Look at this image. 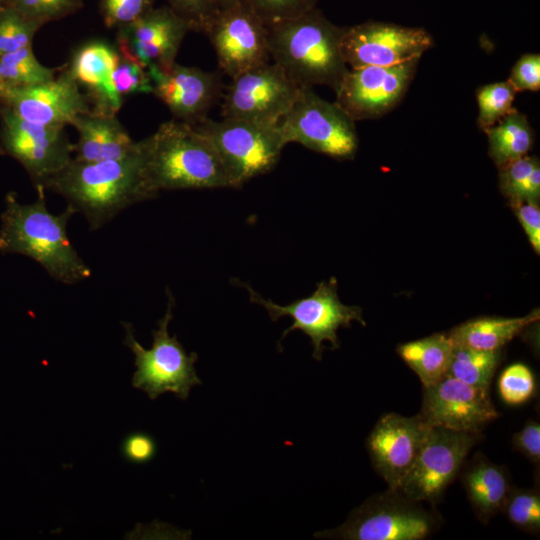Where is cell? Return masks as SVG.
Here are the masks:
<instances>
[{
    "instance_id": "20",
    "label": "cell",
    "mask_w": 540,
    "mask_h": 540,
    "mask_svg": "<svg viewBox=\"0 0 540 540\" xmlns=\"http://www.w3.org/2000/svg\"><path fill=\"white\" fill-rule=\"evenodd\" d=\"M152 79V93L170 110L176 120L196 125L207 114L222 92L221 77L217 72L176 62L167 69H148Z\"/></svg>"
},
{
    "instance_id": "31",
    "label": "cell",
    "mask_w": 540,
    "mask_h": 540,
    "mask_svg": "<svg viewBox=\"0 0 540 540\" xmlns=\"http://www.w3.org/2000/svg\"><path fill=\"white\" fill-rule=\"evenodd\" d=\"M43 26L11 6L0 10V55L32 46L37 31Z\"/></svg>"
},
{
    "instance_id": "10",
    "label": "cell",
    "mask_w": 540,
    "mask_h": 540,
    "mask_svg": "<svg viewBox=\"0 0 540 540\" xmlns=\"http://www.w3.org/2000/svg\"><path fill=\"white\" fill-rule=\"evenodd\" d=\"M0 118V152L16 159L35 187H42L72 160L73 144L63 127L29 122L4 105Z\"/></svg>"
},
{
    "instance_id": "30",
    "label": "cell",
    "mask_w": 540,
    "mask_h": 540,
    "mask_svg": "<svg viewBox=\"0 0 540 540\" xmlns=\"http://www.w3.org/2000/svg\"><path fill=\"white\" fill-rule=\"evenodd\" d=\"M516 93L508 80L487 84L477 90L478 125L483 131L514 109Z\"/></svg>"
},
{
    "instance_id": "21",
    "label": "cell",
    "mask_w": 540,
    "mask_h": 540,
    "mask_svg": "<svg viewBox=\"0 0 540 540\" xmlns=\"http://www.w3.org/2000/svg\"><path fill=\"white\" fill-rule=\"evenodd\" d=\"M120 58L118 49L103 40H91L73 53L66 70L85 89L91 109L117 114L123 98L114 83V70Z\"/></svg>"
},
{
    "instance_id": "22",
    "label": "cell",
    "mask_w": 540,
    "mask_h": 540,
    "mask_svg": "<svg viewBox=\"0 0 540 540\" xmlns=\"http://www.w3.org/2000/svg\"><path fill=\"white\" fill-rule=\"evenodd\" d=\"M79 134L73 145L74 160L79 162H98L120 159L131 154L137 147L117 114L94 110L76 116L71 122Z\"/></svg>"
},
{
    "instance_id": "16",
    "label": "cell",
    "mask_w": 540,
    "mask_h": 540,
    "mask_svg": "<svg viewBox=\"0 0 540 540\" xmlns=\"http://www.w3.org/2000/svg\"><path fill=\"white\" fill-rule=\"evenodd\" d=\"M418 415L429 427L480 433L499 413L488 389L471 386L446 374L424 387Z\"/></svg>"
},
{
    "instance_id": "27",
    "label": "cell",
    "mask_w": 540,
    "mask_h": 540,
    "mask_svg": "<svg viewBox=\"0 0 540 540\" xmlns=\"http://www.w3.org/2000/svg\"><path fill=\"white\" fill-rule=\"evenodd\" d=\"M501 362V350L484 351L454 346L449 375L471 386L488 389Z\"/></svg>"
},
{
    "instance_id": "25",
    "label": "cell",
    "mask_w": 540,
    "mask_h": 540,
    "mask_svg": "<svg viewBox=\"0 0 540 540\" xmlns=\"http://www.w3.org/2000/svg\"><path fill=\"white\" fill-rule=\"evenodd\" d=\"M454 344L448 334L436 333L400 344L397 352L423 384L430 386L449 370Z\"/></svg>"
},
{
    "instance_id": "45",
    "label": "cell",
    "mask_w": 540,
    "mask_h": 540,
    "mask_svg": "<svg viewBox=\"0 0 540 540\" xmlns=\"http://www.w3.org/2000/svg\"><path fill=\"white\" fill-rule=\"evenodd\" d=\"M9 0H0V10L8 5Z\"/></svg>"
},
{
    "instance_id": "41",
    "label": "cell",
    "mask_w": 540,
    "mask_h": 540,
    "mask_svg": "<svg viewBox=\"0 0 540 540\" xmlns=\"http://www.w3.org/2000/svg\"><path fill=\"white\" fill-rule=\"evenodd\" d=\"M157 444L148 433L135 431L129 433L122 441L121 453L123 457L133 464H145L156 455Z\"/></svg>"
},
{
    "instance_id": "11",
    "label": "cell",
    "mask_w": 540,
    "mask_h": 540,
    "mask_svg": "<svg viewBox=\"0 0 540 540\" xmlns=\"http://www.w3.org/2000/svg\"><path fill=\"white\" fill-rule=\"evenodd\" d=\"M479 440L480 433L430 427L414 465L397 490L421 503L438 502Z\"/></svg>"
},
{
    "instance_id": "13",
    "label": "cell",
    "mask_w": 540,
    "mask_h": 540,
    "mask_svg": "<svg viewBox=\"0 0 540 540\" xmlns=\"http://www.w3.org/2000/svg\"><path fill=\"white\" fill-rule=\"evenodd\" d=\"M420 58L390 66L349 68L335 90V103L353 120L380 117L406 93Z\"/></svg>"
},
{
    "instance_id": "42",
    "label": "cell",
    "mask_w": 540,
    "mask_h": 540,
    "mask_svg": "<svg viewBox=\"0 0 540 540\" xmlns=\"http://www.w3.org/2000/svg\"><path fill=\"white\" fill-rule=\"evenodd\" d=\"M514 448L534 464L540 461V425L529 420L512 439Z\"/></svg>"
},
{
    "instance_id": "23",
    "label": "cell",
    "mask_w": 540,
    "mask_h": 540,
    "mask_svg": "<svg viewBox=\"0 0 540 540\" xmlns=\"http://www.w3.org/2000/svg\"><path fill=\"white\" fill-rule=\"evenodd\" d=\"M461 479L480 521L487 522L502 511L511 489L504 466L494 464L477 453L466 465Z\"/></svg>"
},
{
    "instance_id": "6",
    "label": "cell",
    "mask_w": 540,
    "mask_h": 540,
    "mask_svg": "<svg viewBox=\"0 0 540 540\" xmlns=\"http://www.w3.org/2000/svg\"><path fill=\"white\" fill-rule=\"evenodd\" d=\"M438 523L439 516L425 509L421 502L388 488L356 507L342 525L314 536L343 540H422Z\"/></svg>"
},
{
    "instance_id": "8",
    "label": "cell",
    "mask_w": 540,
    "mask_h": 540,
    "mask_svg": "<svg viewBox=\"0 0 540 540\" xmlns=\"http://www.w3.org/2000/svg\"><path fill=\"white\" fill-rule=\"evenodd\" d=\"M278 127L286 144L299 143L336 159H350L358 148L354 121L311 87L300 88Z\"/></svg>"
},
{
    "instance_id": "44",
    "label": "cell",
    "mask_w": 540,
    "mask_h": 540,
    "mask_svg": "<svg viewBox=\"0 0 540 540\" xmlns=\"http://www.w3.org/2000/svg\"><path fill=\"white\" fill-rule=\"evenodd\" d=\"M5 91H6V87L0 79V102L5 94Z\"/></svg>"
},
{
    "instance_id": "38",
    "label": "cell",
    "mask_w": 540,
    "mask_h": 540,
    "mask_svg": "<svg viewBox=\"0 0 540 540\" xmlns=\"http://www.w3.org/2000/svg\"><path fill=\"white\" fill-rule=\"evenodd\" d=\"M166 5L185 19L192 30L203 32L218 11L216 0H165Z\"/></svg>"
},
{
    "instance_id": "37",
    "label": "cell",
    "mask_w": 540,
    "mask_h": 540,
    "mask_svg": "<svg viewBox=\"0 0 540 540\" xmlns=\"http://www.w3.org/2000/svg\"><path fill=\"white\" fill-rule=\"evenodd\" d=\"M155 0H100V14L107 28L126 25L154 7Z\"/></svg>"
},
{
    "instance_id": "35",
    "label": "cell",
    "mask_w": 540,
    "mask_h": 540,
    "mask_svg": "<svg viewBox=\"0 0 540 540\" xmlns=\"http://www.w3.org/2000/svg\"><path fill=\"white\" fill-rule=\"evenodd\" d=\"M318 0H247L248 7L266 25L299 17L314 8Z\"/></svg>"
},
{
    "instance_id": "5",
    "label": "cell",
    "mask_w": 540,
    "mask_h": 540,
    "mask_svg": "<svg viewBox=\"0 0 540 540\" xmlns=\"http://www.w3.org/2000/svg\"><path fill=\"white\" fill-rule=\"evenodd\" d=\"M167 292V309L157 322V329L152 331V347L145 349L136 340L133 325L127 322L122 323L125 330L123 343L135 357L134 388L144 391L151 400L167 392L186 400L191 388L202 383L194 368L198 355L196 352L187 353L176 335L171 336L168 332L173 318L174 298Z\"/></svg>"
},
{
    "instance_id": "15",
    "label": "cell",
    "mask_w": 540,
    "mask_h": 540,
    "mask_svg": "<svg viewBox=\"0 0 540 540\" xmlns=\"http://www.w3.org/2000/svg\"><path fill=\"white\" fill-rule=\"evenodd\" d=\"M203 33L215 50L220 69L230 78L271 61L267 26L247 4L218 10Z\"/></svg>"
},
{
    "instance_id": "4",
    "label": "cell",
    "mask_w": 540,
    "mask_h": 540,
    "mask_svg": "<svg viewBox=\"0 0 540 540\" xmlns=\"http://www.w3.org/2000/svg\"><path fill=\"white\" fill-rule=\"evenodd\" d=\"M344 28L317 8L269 25L270 60L300 87L325 85L335 91L349 69L341 50Z\"/></svg>"
},
{
    "instance_id": "29",
    "label": "cell",
    "mask_w": 540,
    "mask_h": 540,
    "mask_svg": "<svg viewBox=\"0 0 540 540\" xmlns=\"http://www.w3.org/2000/svg\"><path fill=\"white\" fill-rule=\"evenodd\" d=\"M499 187L509 201L518 199L539 201V159L525 155L499 167Z\"/></svg>"
},
{
    "instance_id": "2",
    "label": "cell",
    "mask_w": 540,
    "mask_h": 540,
    "mask_svg": "<svg viewBox=\"0 0 540 540\" xmlns=\"http://www.w3.org/2000/svg\"><path fill=\"white\" fill-rule=\"evenodd\" d=\"M36 189L38 198L30 204L18 202L14 192L6 195L1 214L0 253L27 256L64 284L89 278L91 269L67 235L68 221L76 212L70 206L59 214L49 212L45 189L41 186Z\"/></svg>"
},
{
    "instance_id": "36",
    "label": "cell",
    "mask_w": 540,
    "mask_h": 540,
    "mask_svg": "<svg viewBox=\"0 0 540 540\" xmlns=\"http://www.w3.org/2000/svg\"><path fill=\"white\" fill-rule=\"evenodd\" d=\"M113 78L116 90L122 98L135 94H149L153 91L148 69L135 59L121 53Z\"/></svg>"
},
{
    "instance_id": "26",
    "label": "cell",
    "mask_w": 540,
    "mask_h": 540,
    "mask_svg": "<svg viewBox=\"0 0 540 540\" xmlns=\"http://www.w3.org/2000/svg\"><path fill=\"white\" fill-rule=\"evenodd\" d=\"M484 132L488 138V154L498 168L527 155L533 144L529 121L515 108Z\"/></svg>"
},
{
    "instance_id": "7",
    "label": "cell",
    "mask_w": 540,
    "mask_h": 540,
    "mask_svg": "<svg viewBox=\"0 0 540 540\" xmlns=\"http://www.w3.org/2000/svg\"><path fill=\"white\" fill-rule=\"evenodd\" d=\"M212 143L233 188L272 170L285 145L278 125L242 119L206 118L194 125Z\"/></svg>"
},
{
    "instance_id": "19",
    "label": "cell",
    "mask_w": 540,
    "mask_h": 540,
    "mask_svg": "<svg viewBox=\"0 0 540 540\" xmlns=\"http://www.w3.org/2000/svg\"><path fill=\"white\" fill-rule=\"evenodd\" d=\"M0 103L29 122L63 128L91 110L87 95L66 68L46 83L7 88Z\"/></svg>"
},
{
    "instance_id": "34",
    "label": "cell",
    "mask_w": 540,
    "mask_h": 540,
    "mask_svg": "<svg viewBox=\"0 0 540 540\" xmlns=\"http://www.w3.org/2000/svg\"><path fill=\"white\" fill-rule=\"evenodd\" d=\"M25 17L46 24L70 16L83 7L82 0H9Z\"/></svg>"
},
{
    "instance_id": "32",
    "label": "cell",
    "mask_w": 540,
    "mask_h": 540,
    "mask_svg": "<svg viewBox=\"0 0 540 540\" xmlns=\"http://www.w3.org/2000/svg\"><path fill=\"white\" fill-rule=\"evenodd\" d=\"M502 511L519 529L539 534L540 495L537 490L511 487Z\"/></svg>"
},
{
    "instance_id": "12",
    "label": "cell",
    "mask_w": 540,
    "mask_h": 540,
    "mask_svg": "<svg viewBox=\"0 0 540 540\" xmlns=\"http://www.w3.org/2000/svg\"><path fill=\"white\" fill-rule=\"evenodd\" d=\"M300 88L281 67L269 61L231 78L222 118L278 125Z\"/></svg>"
},
{
    "instance_id": "40",
    "label": "cell",
    "mask_w": 540,
    "mask_h": 540,
    "mask_svg": "<svg viewBox=\"0 0 540 540\" xmlns=\"http://www.w3.org/2000/svg\"><path fill=\"white\" fill-rule=\"evenodd\" d=\"M534 251L540 253L539 201L518 199L509 201Z\"/></svg>"
},
{
    "instance_id": "39",
    "label": "cell",
    "mask_w": 540,
    "mask_h": 540,
    "mask_svg": "<svg viewBox=\"0 0 540 540\" xmlns=\"http://www.w3.org/2000/svg\"><path fill=\"white\" fill-rule=\"evenodd\" d=\"M508 81L516 92L538 91L540 89V55L538 53L522 55L512 67Z\"/></svg>"
},
{
    "instance_id": "14",
    "label": "cell",
    "mask_w": 540,
    "mask_h": 540,
    "mask_svg": "<svg viewBox=\"0 0 540 540\" xmlns=\"http://www.w3.org/2000/svg\"><path fill=\"white\" fill-rule=\"evenodd\" d=\"M433 45L423 28L367 21L345 27L341 50L349 68L390 66L420 58Z\"/></svg>"
},
{
    "instance_id": "18",
    "label": "cell",
    "mask_w": 540,
    "mask_h": 540,
    "mask_svg": "<svg viewBox=\"0 0 540 540\" xmlns=\"http://www.w3.org/2000/svg\"><path fill=\"white\" fill-rule=\"evenodd\" d=\"M429 426L419 415H383L367 438V451L377 473L388 488L398 489L414 465Z\"/></svg>"
},
{
    "instance_id": "43",
    "label": "cell",
    "mask_w": 540,
    "mask_h": 540,
    "mask_svg": "<svg viewBox=\"0 0 540 540\" xmlns=\"http://www.w3.org/2000/svg\"><path fill=\"white\" fill-rule=\"evenodd\" d=\"M218 10H226L247 4V0H216Z\"/></svg>"
},
{
    "instance_id": "24",
    "label": "cell",
    "mask_w": 540,
    "mask_h": 540,
    "mask_svg": "<svg viewBox=\"0 0 540 540\" xmlns=\"http://www.w3.org/2000/svg\"><path fill=\"white\" fill-rule=\"evenodd\" d=\"M540 318L538 309L526 316L516 318L480 317L468 320L449 333L454 346L477 350H501L508 342Z\"/></svg>"
},
{
    "instance_id": "1",
    "label": "cell",
    "mask_w": 540,
    "mask_h": 540,
    "mask_svg": "<svg viewBox=\"0 0 540 540\" xmlns=\"http://www.w3.org/2000/svg\"><path fill=\"white\" fill-rule=\"evenodd\" d=\"M42 187L64 197L81 213L91 230H97L125 208L154 198L144 171L141 140L136 149L120 159L79 162L72 158Z\"/></svg>"
},
{
    "instance_id": "28",
    "label": "cell",
    "mask_w": 540,
    "mask_h": 540,
    "mask_svg": "<svg viewBox=\"0 0 540 540\" xmlns=\"http://www.w3.org/2000/svg\"><path fill=\"white\" fill-rule=\"evenodd\" d=\"M56 70L42 65L32 46L0 55V79L7 88L36 86L53 80Z\"/></svg>"
},
{
    "instance_id": "3",
    "label": "cell",
    "mask_w": 540,
    "mask_h": 540,
    "mask_svg": "<svg viewBox=\"0 0 540 540\" xmlns=\"http://www.w3.org/2000/svg\"><path fill=\"white\" fill-rule=\"evenodd\" d=\"M141 145L145 177L154 197L161 190L233 188L212 143L194 125L166 121Z\"/></svg>"
},
{
    "instance_id": "17",
    "label": "cell",
    "mask_w": 540,
    "mask_h": 540,
    "mask_svg": "<svg viewBox=\"0 0 540 540\" xmlns=\"http://www.w3.org/2000/svg\"><path fill=\"white\" fill-rule=\"evenodd\" d=\"M190 24L168 5L153 7L136 20L117 28V49L147 69H167L176 55Z\"/></svg>"
},
{
    "instance_id": "9",
    "label": "cell",
    "mask_w": 540,
    "mask_h": 540,
    "mask_svg": "<svg viewBox=\"0 0 540 540\" xmlns=\"http://www.w3.org/2000/svg\"><path fill=\"white\" fill-rule=\"evenodd\" d=\"M237 283L248 290L251 302L266 309L272 321L284 316L291 317L293 324L284 330L281 339L291 331H302L310 338L314 347L312 355L318 361L322 359L324 341H329L334 349L339 347L337 331L340 327H350L353 321L366 325L360 307L345 305L340 301L335 278L321 281L311 295L287 305H278L262 297L250 285L240 281Z\"/></svg>"
},
{
    "instance_id": "33",
    "label": "cell",
    "mask_w": 540,
    "mask_h": 540,
    "mask_svg": "<svg viewBox=\"0 0 540 540\" xmlns=\"http://www.w3.org/2000/svg\"><path fill=\"white\" fill-rule=\"evenodd\" d=\"M535 378L522 363L508 366L500 375L498 390L502 400L509 405H521L535 394Z\"/></svg>"
}]
</instances>
